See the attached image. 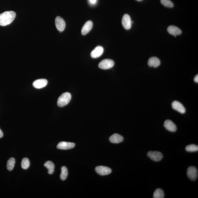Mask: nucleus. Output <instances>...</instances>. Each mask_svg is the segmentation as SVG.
<instances>
[{
  "label": "nucleus",
  "instance_id": "obj_5",
  "mask_svg": "<svg viewBox=\"0 0 198 198\" xmlns=\"http://www.w3.org/2000/svg\"><path fill=\"white\" fill-rule=\"evenodd\" d=\"M187 176L188 178L192 181H195L197 178L198 171L197 168L194 166L190 167L188 168Z\"/></svg>",
  "mask_w": 198,
  "mask_h": 198
},
{
  "label": "nucleus",
  "instance_id": "obj_2",
  "mask_svg": "<svg viewBox=\"0 0 198 198\" xmlns=\"http://www.w3.org/2000/svg\"><path fill=\"white\" fill-rule=\"evenodd\" d=\"M71 94L66 92L63 93L58 98L57 105L60 107H64L68 104L71 99Z\"/></svg>",
  "mask_w": 198,
  "mask_h": 198
},
{
  "label": "nucleus",
  "instance_id": "obj_8",
  "mask_svg": "<svg viewBox=\"0 0 198 198\" xmlns=\"http://www.w3.org/2000/svg\"><path fill=\"white\" fill-rule=\"evenodd\" d=\"M122 24L123 27L126 30H129L132 25V22L129 15L127 14H124L122 19Z\"/></svg>",
  "mask_w": 198,
  "mask_h": 198
},
{
  "label": "nucleus",
  "instance_id": "obj_17",
  "mask_svg": "<svg viewBox=\"0 0 198 198\" xmlns=\"http://www.w3.org/2000/svg\"><path fill=\"white\" fill-rule=\"evenodd\" d=\"M160 61L158 58L152 57L149 58L148 61V64L150 67L157 68L160 65Z\"/></svg>",
  "mask_w": 198,
  "mask_h": 198
},
{
  "label": "nucleus",
  "instance_id": "obj_27",
  "mask_svg": "<svg viewBox=\"0 0 198 198\" xmlns=\"http://www.w3.org/2000/svg\"><path fill=\"white\" fill-rule=\"evenodd\" d=\"M3 135H4V134H3L2 131L0 129V138H2L3 137Z\"/></svg>",
  "mask_w": 198,
  "mask_h": 198
},
{
  "label": "nucleus",
  "instance_id": "obj_23",
  "mask_svg": "<svg viewBox=\"0 0 198 198\" xmlns=\"http://www.w3.org/2000/svg\"><path fill=\"white\" fill-rule=\"evenodd\" d=\"M188 152H195L198 151V146L194 144H191L186 146L185 148Z\"/></svg>",
  "mask_w": 198,
  "mask_h": 198
},
{
  "label": "nucleus",
  "instance_id": "obj_28",
  "mask_svg": "<svg viewBox=\"0 0 198 198\" xmlns=\"http://www.w3.org/2000/svg\"><path fill=\"white\" fill-rule=\"evenodd\" d=\"M137 1H141V0H137Z\"/></svg>",
  "mask_w": 198,
  "mask_h": 198
},
{
  "label": "nucleus",
  "instance_id": "obj_3",
  "mask_svg": "<svg viewBox=\"0 0 198 198\" xmlns=\"http://www.w3.org/2000/svg\"><path fill=\"white\" fill-rule=\"evenodd\" d=\"M115 63L112 60L105 59L99 63V68L103 69H108L112 68L114 66Z\"/></svg>",
  "mask_w": 198,
  "mask_h": 198
},
{
  "label": "nucleus",
  "instance_id": "obj_20",
  "mask_svg": "<svg viewBox=\"0 0 198 198\" xmlns=\"http://www.w3.org/2000/svg\"><path fill=\"white\" fill-rule=\"evenodd\" d=\"M61 170V172L60 177L62 181H65L67 178L68 175L67 168L66 167L63 166L62 167Z\"/></svg>",
  "mask_w": 198,
  "mask_h": 198
},
{
  "label": "nucleus",
  "instance_id": "obj_19",
  "mask_svg": "<svg viewBox=\"0 0 198 198\" xmlns=\"http://www.w3.org/2000/svg\"><path fill=\"white\" fill-rule=\"evenodd\" d=\"M16 160L14 158H10L7 161V168L9 171H12L15 165Z\"/></svg>",
  "mask_w": 198,
  "mask_h": 198
},
{
  "label": "nucleus",
  "instance_id": "obj_11",
  "mask_svg": "<svg viewBox=\"0 0 198 198\" xmlns=\"http://www.w3.org/2000/svg\"><path fill=\"white\" fill-rule=\"evenodd\" d=\"M48 83V81L46 79H39L35 80L33 82L34 87L37 89H40L46 86Z\"/></svg>",
  "mask_w": 198,
  "mask_h": 198
},
{
  "label": "nucleus",
  "instance_id": "obj_25",
  "mask_svg": "<svg viewBox=\"0 0 198 198\" xmlns=\"http://www.w3.org/2000/svg\"><path fill=\"white\" fill-rule=\"evenodd\" d=\"M91 4H95L96 3L97 0H89Z\"/></svg>",
  "mask_w": 198,
  "mask_h": 198
},
{
  "label": "nucleus",
  "instance_id": "obj_22",
  "mask_svg": "<svg viewBox=\"0 0 198 198\" xmlns=\"http://www.w3.org/2000/svg\"><path fill=\"white\" fill-rule=\"evenodd\" d=\"M30 165V161L27 158H24L22 160L21 166L24 170H27L29 167Z\"/></svg>",
  "mask_w": 198,
  "mask_h": 198
},
{
  "label": "nucleus",
  "instance_id": "obj_12",
  "mask_svg": "<svg viewBox=\"0 0 198 198\" xmlns=\"http://www.w3.org/2000/svg\"><path fill=\"white\" fill-rule=\"evenodd\" d=\"M164 126L168 131L174 132L176 131L177 127L174 123L170 120H167L164 123Z\"/></svg>",
  "mask_w": 198,
  "mask_h": 198
},
{
  "label": "nucleus",
  "instance_id": "obj_26",
  "mask_svg": "<svg viewBox=\"0 0 198 198\" xmlns=\"http://www.w3.org/2000/svg\"><path fill=\"white\" fill-rule=\"evenodd\" d=\"M194 81L195 82L198 83V75L197 74L194 78Z\"/></svg>",
  "mask_w": 198,
  "mask_h": 198
},
{
  "label": "nucleus",
  "instance_id": "obj_21",
  "mask_svg": "<svg viewBox=\"0 0 198 198\" xmlns=\"http://www.w3.org/2000/svg\"><path fill=\"white\" fill-rule=\"evenodd\" d=\"M165 197V194L162 189L159 188L156 190L153 194L154 198H163Z\"/></svg>",
  "mask_w": 198,
  "mask_h": 198
},
{
  "label": "nucleus",
  "instance_id": "obj_16",
  "mask_svg": "<svg viewBox=\"0 0 198 198\" xmlns=\"http://www.w3.org/2000/svg\"><path fill=\"white\" fill-rule=\"evenodd\" d=\"M109 141L112 143L118 144L123 142L124 138L122 136L118 134H115L109 138Z\"/></svg>",
  "mask_w": 198,
  "mask_h": 198
},
{
  "label": "nucleus",
  "instance_id": "obj_7",
  "mask_svg": "<svg viewBox=\"0 0 198 198\" xmlns=\"http://www.w3.org/2000/svg\"><path fill=\"white\" fill-rule=\"evenodd\" d=\"M95 170L97 173L100 175H108L110 174L112 172L111 168L103 166L97 167L95 168Z\"/></svg>",
  "mask_w": 198,
  "mask_h": 198
},
{
  "label": "nucleus",
  "instance_id": "obj_13",
  "mask_svg": "<svg viewBox=\"0 0 198 198\" xmlns=\"http://www.w3.org/2000/svg\"><path fill=\"white\" fill-rule=\"evenodd\" d=\"M103 51L104 49L103 47L101 46H97L92 52L91 53V56L92 58H98L103 54Z\"/></svg>",
  "mask_w": 198,
  "mask_h": 198
},
{
  "label": "nucleus",
  "instance_id": "obj_10",
  "mask_svg": "<svg viewBox=\"0 0 198 198\" xmlns=\"http://www.w3.org/2000/svg\"><path fill=\"white\" fill-rule=\"evenodd\" d=\"M172 106L173 109L179 112L180 113L183 114L185 113V108L182 104L179 102L176 101V100L173 102L172 103Z\"/></svg>",
  "mask_w": 198,
  "mask_h": 198
},
{
  "label": "nucleus",
  "instance_id": "obj_6",
  "mask_svg": "<svg viewBox=\"0 0 198 198\" xmlns=\"http://www.w3.org/2000/svg\"><path fill=\"white\" fill-rule=\"evenodd\" d=\"M55 24L57 30L60 32H62L65 30L66 28V22L64 19L60 16L56 18L55 19Z\"/></svg>",
  "mask_w": 198,
  "mask_h": 198
},
{
  "label": "nucleus",
  "instance_id": "obj_18",
  "mask_svg": "<svg viewBox=\"0 0 198 198\" xmlns=\"http://www.w3.org/2000/svg\"><path fill=\"white\" fill-rule=\"evenodd\" d=\"M44 166L48 169V174H53L54 171V164L51 161H47L44 164Z\"/></svg>",
  "mask_w": 198,
  "mask_h": 198
},
{
  "label": "nucleus",
  "instance_id": "obj_14",
  "mask_svg": "<svg viewBox=\"0 0 198 198\" xmlns=\"http://www.w3.org/2000/svg\"><path fill=\"white\" fill-rule=\"evenodd\" d=\"M93 27V23L91 21H88L86 22L83 27L81 33L83 35H86L91 30Z\"/></svg>",
  "mask_w": 198,
  "mask_h": 198
},
{
  "label": "nucleus",
  "instance_id": "obj_1",
  "mask_svg": "<svg viewBox=\"0 0 198 198\" xmlns=\"http://www.w3.org/2000/svg\"><path fill=\"white\" fill-rule=\"evenodd\" d=\"M16 13L12 11H7L0 14V25L2 26L12 23L16 17Z\"/></svg>",
  "mask_w": 198,
  "mask_h": 198
},
{
  "label": "nucleus",
  "instance_id": "obj_15",
  "mask_svg": "<svg viewBox=\"0 0 198 198\" xmlns=\"http://www.w3.org/2000/svg\"><path fill=\"white\" fill-rule=\"evenodd\" d=\"M167 31L169 33L176 37V35H181L182 33V31L179 28L174 25H171L167 28Z\"/></svg>",
  "mask_w": 198,
  "mask_h": 198
},
{
  "label": "nucleus",
  "instance_id": "obj_9",
  "mask_svg": "<svg viewBox=\"0 0 198 198\" xmlns=\"http://www.w3.org/2000/svg\"><path fill=\"white\" fill-rule=\"evenodd\" d=\"M75 144L72 142H61L57 146V148L61 150H68L74 148Z\"/></svg>",
  "mask_w": 198,
  "mask_h": 198
},
{
  "label": "nucleus",
  "instance_id": "obj_24",
  "mask_svg": "<svg viewBox=\"0 0 198 198\" xmlns=\"http://www.w3.org/2000/svg\"><path fill=\"white\" fill-rule=\"evenodd\" d=\"M161 2L165 7L172 8L173 6V4L170 0H161Z\"/></svg>",
  "mask_w": 198,
  "mask_h": 198
},
{
  "label": "nucleus",
  "instance_id": "obj_4",
  "mask_svg": "<svg viewBox=\"0 0 198 198\" xmlns=\"http://www.w3.org/2000/svg\"><path fill=\"white\" fill-rule=\"evenodd\" d=\"M147 156L155 162H159L163 158V155L161 153L157 151H150L147 153Z\"/></svg>",
  "mask_w": 198,
  "mask_h": 198
}]
</instances>
